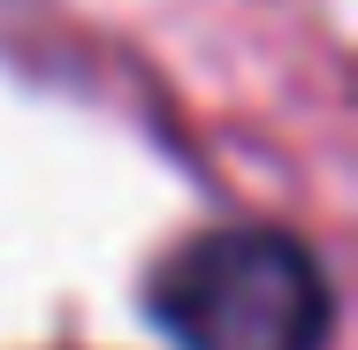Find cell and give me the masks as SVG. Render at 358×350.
<instances>
[{"label":"cell","mask_w":358,"mask_h":350,"mask_svg":"<svg viewBox=\"0 0 358 350\" xmlns=\"http://www.w3.org/2000/svg\"><path fill=\"white\" fill-rule=\"evenodd\" d=\"M152 320L176 350H320L336 297L282 228H214L152 275Z\"/></svg>","instance_id":"6da1fadb"}]
</instances>
